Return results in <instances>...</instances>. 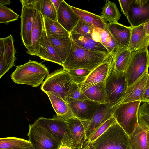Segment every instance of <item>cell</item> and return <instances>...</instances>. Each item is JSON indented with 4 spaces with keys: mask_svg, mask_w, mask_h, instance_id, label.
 Masks as SVG:
<instances>
[{
    "mask_svg": "<svg viewBox=\"0 0 149 149\" xmlns=\"http://www.w3.org/2000/svg\"><path fill=\"white\" fill-rule=\"evenodd\" d=\"M35 122L61 141L65 133L67 132V125L64 119L57 116L49 118L41 117Z\"/></svg>",
    "mask_w": 149,
    "mask_h": 149,
    "instance_id": "9a60e30c",
    "label": "cell"
},
{
    "mask_svg": "<svg viewBox=\"0 0 149 149\" xmlns=\"http://www.w3.org/2000/svg\"><path fill=\"white\" fill-rule=\"evenodd\" d=\"M133 0H126L118 1L120 5L121 10L123 14L127 17L128 13L131 4Z\"/></svg>",
    "mask_w": 149,
    "mask_h": 149,
    "instance_id": "b9f144b4",
    "label": "cell"
},
{
    "mask_svg": "<svg viewBox=\"0 0 149 149\" xmlns=\"http://www.w3.org/2000/svg\"><path fill=\"white\" fill-rule=\"evenodd\" d=\"M145 149H149V146H148L147 148H146Z\"/></svg>",
    "mask_w": 149,
    "mask_h": 149,
    "instance_id": "681fc988",
    "label": "cell"
},
{
    "mask_svg": "<svg viewBox=\"0 0 149 149\" xmlns=\"http://www.w3.org/2000/svg\"><path fill=\"white\" fill-rule=\"evenodd\" d=\"M70 36L72 40L81 47L95 52L109 53L102 44L95 41L92 38L72 32L70 33Z\"/></svg>",
    "mask_w": 149,
    "mask_h": 149,
    "instance_id": "cb8c5ba5",
    "label": "cell"
},
{
    "mask_svg": "<svg viewBox=\"0 0 149 149\" xmlns=\"http://www.w3.org/2000/svg\"><path fill=\"white\" fill-rule=\"evenodd\" d=\"M149 67V57L147 49L132 52L129 63L125 72L128 87L148 71Z\"/></svg>",
    "mask_w": 149,
    "mask_h": 149,
    "instance_id": "52a82bcc",
    "label": "cell"
},
{
    "mask_svg": "<svg viewBox=\"0 0 149 149\" xmlns=\"http://www.w3.org/2000/svg\"><path fill=\"white\" fill-rule=\"evenodd\" d=\"M64 119L67 125V132L77 149H82L85 140V130L81 122L74 117H70Z\"/></svg>",
    "mask_w": 149,
    "mask_h": 149,
    "instance_id": "d6986e66",
    "label": "cell"
},
{
    "mask_svg": "<svg viewBox=\"0 0 149 149\" xmlns=\"http://www.w3.org/2000/svg\"><path fill=\"white\" fill-rule=\"evenodd\" d=\"M27 136L34 149H57L61 142L35 122L29 124Z\"/></svg>",
    "mask_w": 149,
    "mask_h": 149,
    "instance_id": "ba28073f",
    "label": "cell"
},
{
    "mask_svg": "<svg viewBox=\"0 0 149 149\" xmlns=\"http://www.w3.org/2000/svg\"><path fill=\"white\" fill-rule=\"evenodd\" d=\"M56 116L63 119L74 117L68 104L61 98L49 93H46Z\"/></svg>",
    "mask_w": 149,
    "mask_h": 149,
    "instance_id": "83f0119b",
    "label": "cell"
},
{
    "mask_svg": "<svg viewBox=\"0 0 149 149\" xmlns=\"http://www.w3.org/2000/svg\"><path fill=\"white\" fill-rule=\"evenodd\" d=\"M102 14L101 16L102 18L109 23L118 22L121 15L116 4L109 0L106 1L105 6L102 8Z\"/></svg>",
    "mask_w": 149,
    "mask_h": 149,
    "instance_id": "1f68e13d",
    "label": "cell"
},
{
    "mask_svg": "<svg viewBox=\"0 0 149 149\" xmlns=\"http://www.w3.org/2000/svg\"><path fill=\"white\" fill-rule=\"evenodd\" d=\"M41 1V0H39L33 22L32 29V45L29 51L26 52L28 54L36 56L44 26L43 17L40 11Z\"/></svg>",
    "mask_w": 149,
    "mask_h": 149,
    "instance_id": "ffe728a7",
    "label": "cell"
},
{
    "mask_svg": "<svg viewBox=\"0 0 149 149\" xmlns=\"http://www.w3.org/2000/svg\"><path fill=\"white\" fill-rule=\"evenodd\" d=\"M19 15L10 8L0 4V23H8L18 19Z\"/></svg>",
    "mask_w": 149,
    "mask_h": 149,
    "instance_id": "8d00e7d4",
    "label": "cell"
},
{
    "mask_svg": "<svg viewBox=\"0 0 149 149\" xmlns=\"http://www.w3.org/2000/svg\"><path fill=\"white\" fill-rule=\"evenodd\" d=\"M83 92L88 99L100 104L106 103L105 82L97 83Z\"/></svg>",
    "mask_w": 149,
    "mask_h": 149,
    "instance_id": "f1b7e54d",
    "label": "cell"
},
{
    "mask_svg": "<svg viewBox=\"0 0 149 149\" xmlns=\"http://www.w3.org/2000/svg\"><path fill=\"white\" fill-rule=\"evenodd\" d=\"M71 7L80 20L85 22L94 28L106 29L107 23L101 16L74 6H71Z\"/></svg>",
    "mask_w": 149,
    "mask_h": 149,
    "instance_id": "4316f807",
    "label": "cell"
},
{
    "mask_svg": "<svg viewBox=\"0 0 149 149\" xmlns=\"http://www.w3.org/2000/svg\"><path fill=\"white\" fill-rule=\"evenodd\" d=\"M106 29L113 38L117 48L127 49L131 35V26H126L118 22L109 23Z\"/></svg>",
    "mask_w": 149,
    "mask_h": 149,
    "instance_id": "2e32d148",
    "label": "cell"
},
{
    "mask_svg": "<svg viewBox=\"0 0 149 149\" xmlns=\"http://www.w3.org/2000/svg\"><path fill=\"white\" fill-rule=\"evenodd\" d=\"M116 121V120L112 116L97 127L91 134L88 140L84 143H91L95 141Z\"/></svg>",
    "mask_w": 149,
    "mask_h": 149,
    "instance_id": "e575fe53",
    "label": "cell"
},
{
    "mask_svg": "<svg viewBox=\"0 0 149 149\" xmlns=\"http://www.w3.org/2000/svg\"><path fill=\"white\" fill-rule=\"evenodd\" d=\"M148 74V71L146 72L135 82L128 87L117 101L111 104H108L112 112L121 104L136 101L141 102L143 93Z\"/></svg>",
    "mask_w": 149,
    "mask_h": 149,
    "instance_id": "8fae6325",
    "label": "cell"
},
{
    "mask_svg": "<svg viewBox=\"0 0 149 149\" xmlns=\"http://www.w3.org/2000/svg\"><path fill=\"white\" fill-rule=\"evenodd\" d=\"M138 123L149 129V102L140 106L138 113Z\"/></svg>",
    "mask_w": 149,
    "mask_h": 149,
    "instance_id": "f35d334b",
    "label": "cell"
},
{
    "mask_svg": "<svg viewBox=\"0 0 149 149\" xmlns=\"http://www.w3.org/2000/svg\"><path fill=\"white\" fill-rule=\"evenodd\" d=\"M41 59L58 64L62 66L63 63L52 47L47 36L44 24L37 56Z\"/></svg>",
    "mask_w": 149,
    "mask_h": 149,
    "instance_id": "7402d4cb",
    "label": "cell"
},
{
    "mask_svg": "<svg viewBox=\"0 0 149 149\" xmlns=\"http://www.w3.org/2000/svg\"><path fill=\"white\" fill-rule=\"evenodd\" d=\"M147 137L148 143L149 146V129H148L147 131Z\"/></svg>",
    "mask_w": 149,
    "mask_h": 149,
    "instance_id": "7dc6e473",
    "label": "cell"
},
{
    "mask_svg": "<svg viewBox=\"0 0 149 149\" xmlns=\"http://www.w3.org/2000/svg\"><path fill=\"white\" fill-rule=\"evenodd\" d=\"M128 87L125 72L118 71L113 67L105 82L106 103L111 104L116 102L122 96Z\"/></svg>",
    "mask_w": 149,
    "mask_h": 149,
    "instance_id": "9c48e42d",
    "label": "cell"
},
{
    "mask_svg": "<svg viewBox=\"0 0 149 149\" xmlns=\"http://www.w3.org/2000/svg\"><path fill=\"white\" fill-rule=\"evenodd\" d=\"M4 48L2 55L0 56V78L3 76L14 65L16 60L15 49L14 40L11 35L3 38Z\"/></svg>",
    "mask_w": 149,
    "mask_h": 149,
    "instance_id": "ac0fdd59",
    "label": "cell"
},
{
    "mask_svg": "<svg viewBox=\"0 0 149 149\" xmlns=\"http://www.w3.org/2000/svg\"><path fill=\"white\" fill-rule=\"evenodd\" d=\"M47 37L51 45L63 64L71 50L72 41L70 36L49 35Z\"/></svg>",
    "mask_w": 149,
    "mask_h": 149,
    "instance_id": "603a6c76",
    "label": "cell"
},
{
    "mask_svg": "<svg viewBox=\"0 0 149 149\" xmlns=\"http://www.w3.org/2000/svg\"><path fill=\"white\" fill-rule=\"evenodd\" d=\"M73 81L67 71L63 68L55 70L49 74L41 86V90L62 98L65 101Z\"/></svg>",
    "mask_w": 149,
    "mask_h": 149,
    "instance_id": "277c9868",
    "label": "cell"
},
{
    "mask_svg": "<svg viewBox=\"0 0 149 149\" xmlns=\"http://www.w3.org/2000/svg\"><path fill=\"white\" fill-rule=\"evenodd\" d=\"M82 149H132L129 136L116 121L94 141L84 143Z\"/></svg>",
    "mask_w": 149,
    "mask_h": 149,
    "instance_id": "7a4b0ae2",
    "label": "cell"
},
{
    "mask_svg": "<svg viewBox=\"0 0 149 149\" xmlns=\"http://www.w3.org/2000/svg\"><path fill=\"white\" fill-rule=\"evenodd\" d=\"M29 149H34L33 146Z\"/></svg>",
    "mask_w": 149,
    "mask_h": 149,
    "instance_id": "c3c4849f",
    "label": "cell"
},
{
    "mask_svg": "<svg viewBox=\"0 0 149 149\" xmlns=\"http://www.w3.org/2000/svg\"><path fill=\"white\" fill-rule=\"evenodd\" d=\"M148 53H149V51H148Z\"/></svg>",
    "mask_w": 149,
    "mask_h": 149,
    "instance_id": "f907efd6",
    "label": "cell"
},
{
    "mask_svg": "<svg viewBox=\"0 0 149 149\" xmlns=\"http://www.w3.org/2000/svg\"><path fill=\"white\" fill-rule=\"evenodd\" d=\"M57 21L69 33L73 30L80 19L71 6L62 0L57 13Z\"/></svg>",
    "mask_w": 149,
    "mask_h": 149,
    "instance_id": "e0dca14e",
    "label": "cell"
},
{
    "mask_svg": "<svg viewBox=\"0 0 149 149\" xmlns=\"http://www.w3.org/2000/svg\"><path fill=\"white\" fill-rule=\"evenodd\" d=\"M74 117L80 120H90L100 103L89 99L79 100L68 104Z\"/></svg>",
    "mask_w": 149,
    "mask_h": 149,
    "instance_id": "5bb4252c",
    "label": "cell"
},
{
    "mask_svg": "<svg viewBox=\"0 0 149 149\" xmlns=\"http://www.w3.org/2000/svg\"><path fill=\"white\" fill-rule=\"evenodd\" d=\"M141 102H149V74L143 93Z\"/></svg>",
    "mask_w": 149,
    "mask_h": 149,
    "instance_id": "7bdbcfd3",
    "label": "cell"
},
{
    "mask_svg": "<svg viewBox=\"0 0 149 149\" xmlns=\"http://www.w3.org/2000/svg\"><path fill=\"white\" fill-rule=\"evenodd\" d=\"M114 53L109 54L101 64L91 71L85 80L79 85L82 91L97 83L106 82L113 68Z\"/></svg>",
    "mask_w": 149,
    "mask_h": 149,
    "instance_id": "30bf717a",
    "label": "cell"
},
{
    "mask_svg": "<svg viewBox=\"0 0 149 149\" xmlns=\"http://www.w3.org/2000/svg\"><path fill=\"white\" fill-rule=\"evenodd\" d=\"M40 11L43 16L57 21V11L51 0H41Z\"/></svg>",
    "mask_w": 149,
    "mask_h": 149,
    "instance_id": "d590c367",
    "label": "cell"
},
{
    "mask_svg": "<svg viewBox=\"0 0 149 149\" xmlns=\"http://www.w3.org/2000/svg\"><path fill=\"white\" fill-rule=\"evenodd\" d=\"M92 38L95 41L102 44L107 49L109 53L115 52L117 46L110 34L106 29L94 27Z\"/></svg>",
    "mask_w": 149,
    "mask_h": 149,
    "instance_id": "d4e9b609",
    "label": "cell"
},
{
    "mask_svg": "<svg viewBox=\"0 0 149 149\" xmlns=\"http://www.w3.org/2000/svg\"><path fill=\"white\" fill-rule=\"evenodd\" d=\"M70 52L63 66L67 71L84 68L93 70L101 64L109 54L88 50L77 45L71 39Z\"/></svg>",
    "mask_w": 149,
    "mask_h": 149,
    "instance_id": "6da1fadb",
    "label": "cell"
},
{
    "mask_svg": "<svg viewBox=\"0 0 149 149\" xmlns=\"http://www.w3.org/2000/svg\"><path fill=\"white\" fill-rule=\"evenodd\" d=\"M62 0H51L57 11L58 10Z\"/></svg>",
    "mask_w": 149,
    "mask_h": 149,
    "instance_id": "ee69618b",
    "label": "cell"
},
{
    "mask_svg": "<svg viewBox=\"0 0 149 149\" xmlns=\"http://www.w3.org/2000/svg\"><path fill=\"white\" fill-rule=\"evenodd\" d=\"M148 129L139 123L132 133L129 136L132 149H145L148 146L147 131Z\"/></svg>",
    "mask_w": 149,
    "mask_h": 149,
    "instance_id": "484cf974",
    "label": "cell"
},
{
    "mask_svg": "<svg viewBox=\"0 0 149 149\" xmlns=\"http://www.w3.org/2000/svg\"><path fill=\"white\" fill-rule=\"evenodd\" d=\"M131 53L127 49L117 48L113 55L114 69L118 71L125 72L129 63Z\"/></svg>",
    "mask_w": 149,
    "mask_h": 149,
    "instance_id": "f546056e",
    "label": "cell"
},
{
    "mask_svg": "<svg viewBox=\"0 0 149 149\" xmlns=\"http://www.w3.org/2000/svg\"><path fill=\"white\" fill-rule=\"evenodd\" d=\"M93 28L86 22L80 19L72 32L92 38Z\"/></svg>",
    "mask_w": 149,
    "mask_h": 149,
    "instance_id": "ab89813d",
    "label": "cell"
},
{
    "mask_svg": "<svg viewBox=\"0 0 149 149\" xmlns=\"http://www.w3.org/2000/svg\"><path fill=\"white\" fill-rule=\"evenodd\" d=\"M131 26H136L149 21V0H133L127 17Z\"/></svg>",
    "mask_w": 149,
    "mask_h": 149,
    "instance_id": "7c38bea8",
    "label": "cell"
},
{
    "mask_svg": "<svg viewBox=\"0 0 149 149\" xmlns=\"http://www.w3.org/2000/svg\"><path fill=\"white\" fill-rule=\"evenodd\" d=\"M145 26L146 30L147 38L149 41V21L145 23Z\"/></svg>",
    "mask_w": 149,
    "mask_h": 149,
    "instance_id": "f6af8a7d",
    "label": "cell"
},
{
    "mask_svg": "<svg viewBox=\"0 0 149 149\" xmlns=\"http://www.w3.org/2000/svg\"><path fill=\"white\" fill-rule=\"evenodd\" d=\"M10 1L9 0H0V4L5 6L6 5L9 4Z\"/></svg>",
    "mask_w": 149,
    "mask_h": 149,
    "instance_id": "bcb514c9",
    "label": "cell"
},
{
    "mask_svg": "<svg viewBox=\"0 0 149 149\" xmlns=\"http://www.w3.org/2000/svg\"><path fill=\"white\" fill-rule=\"evenodd\" d=\"M57 149H77L72 138L66 132Z\"/></svg>",
    "mask_w": 149,
    "mask_h": 149,
    "instance_id": "60d3db41",
    "label": "cell"
},
{
    "mask_svg": "<svg viewBox=\"0 0 149 149\" xmlns=\"http://www.w3.org/2000/svg\"><path fill=\"white\" fill-rule=\"evenodd\" d=\"M47 68L41 63L29 60L17 66L11 75V79L17 84H23L37 87L43 83L49 74Z\"/></svg>",
    "mask_w": 149,
    "mask_h": 149,
    "instance_id": "3957f363",
    "label": "cell"
},
{
    "mask_svg": "<svg viewBox=\"0 0 149 149\" xmlns=\"http://www.w3.org/2000/svg\"><path fill=\"white\" fill-rule=\"evenodd\" d=\"M39 0H21L22 5L21 15V36L23 43L30 50L32 45V29Z\"/></svg>",
    "mask_w": 149,
    "mask_h": 149,
    "instance_id": "8992f818",
    "label": "cell"
},
{
    "mask_svg": "<svg viewBox=\"0 0 149 149\" xmlns=\"http://www.w3.org/2000/svg\"><path fill=\"white\" fill-rule=\"evenodd\" d=\"M88 99L77 84L73 82L68 93L65 101L68 103Z\"/></svg>",
    "mask_w": 149,
    "mask_h": 149,
    "instance_id": "836d02e7",
    "label": "cell"
},
{
    "mask_svg": "<svg viewBox=\"0 0 149 149\" xmlns=\"http://www.w3.org/2000/svg\"><path fill=\"white\" fill-rule=\"evenodd\" d=\"M43 17L45 28L47 36L49 35L70 36V33L65 29L57 21L52 20L45 16Z\"/></svg>",
    "mask_w": 149,
    "mask_h": 149,
    "instance_id": "d6a6232c",
    "label": "cell"
},
{
    "mask_svg": "<svg viewBox=\"0 0 149 149\" xmlns=\"http://www.w3.org/2000/svg\"><path fill=\"white\" fill-rule=\"evenodd\" d=\"M32 146L29 140L14 137L1 138L0 149H29Z\"/></svg>",
    "mask_w": 149,
    "mask_h": 149,
    "instance_id": "4dcf8cb0",
    "label": "cell"
},
{
    "mask_svg": "<svg viewBox=\"0 0 149 149\" xmlns=\"http://www.w3.org/2000/svg\"><path fill=\"white\" fill-rule=\"evenodd\" d=\"M91 71L86 69L79 68L67 71L70 75L73 82L79 85L85 80Z\"/></svg>",
    "mask_w": 149,
    "mask_h": 149,
    "instance_id": "74e56055",
    "label": "cell"
},
{
    "mask_svg": "<svg viewBox=\"0 0 149 149\" xmlns=\"http://www.w3.org/2000/svg\"><path fill=\"white\" fill-rule=\"evenodd\" d=\"M112 116V109L108 104H100L91 119L81 120L85 130V141L97 127Z\"/></svg>",
    "mask_w": 149,
    "mask_h": 149,
    "instance_id": "4fadbf2b",
    "label": "cell"
},
{
    "mask_svg": "<svg viewBox=\"0 0 149 149\" xmlns=\"http://www.w3.org/2000/svg\"><path fill=\"white\" fill-rule=\"evenodd\" d=\"M141 101L120 105L112 112L117 122L130 136L139 124L138 113Z\"/></svg>",
    "mask_w": 149,
    "mask_h": 149,
    "instance_id": "5b68a950",
    "label": "cell"
},
{
    "mask_svg": "<svg viewBox=\"0 0 149 149\" xmlns=\"http://www.w3.org/2000/svg\"><path fill=\"white\" fill-rule=\"evenodd\" d=\"M131 35L127 49L131 52L147 49L149 41L147 38L145 24L136 26H131Z\"/></svg>",
    "mask_w": 149,
    "mask_h": 149,
    "instance_id": "44dd1931",
    "label": "cell"
}]
</instances>
